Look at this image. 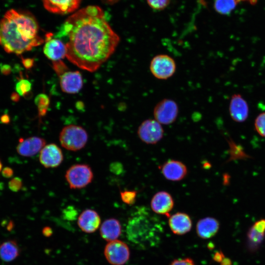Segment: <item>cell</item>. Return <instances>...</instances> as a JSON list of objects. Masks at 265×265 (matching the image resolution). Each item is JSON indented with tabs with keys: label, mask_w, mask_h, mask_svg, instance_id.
Listing matches in <instances>:
<instances>
[{
	"label": "cell",
	"mask_w": 265,
	"mask_h": 265,
	"mask_svg": "<svg viewBox=\"0 0 265 265\" xmlns=\"http://www.w3.org/2000/svg\"><path fill=\"white\" fill-rule=\"evenodd\" d=\"M255 127L257 132L265 137V112L260 113L256 118Z\"/></svg>",
	"instance_id": "83f0119b"
},
{
	"label": "cell",
	"mask_w": 265,
	"mask_h": 265,
	"mask_svg": "<svg viewBox=\"0 0 265 265\" xmlns=\"http://www.w3.org/2000/svg\"><path fill=\"white\" fill-rule=\"evenodd\" d=\"M39 26L28 12L10 9L0 19V45L7 53L17 55L44 42Z\"/></svg>",
	"instance_id": "7a4b0ae2"
},
{
	"label": "cell",
	"mask_w": 265,
	"mask_h": 265,
	"mask_svg": "<svg viewBox=\"0 0 265 265\" xmlns=\"http://www.w3.org/2000/svg\"><path fill=\"white\" fill-rule=\"evenodd\" d=\"M12 101L17 102L20 100V95L17 92H13L10 96Z\"/></svg>",
	"instance_id": "f35d334b"
},
{
	"label": "cell",
	"mask_w": 265,
	"mask_h": 265,
	"mask_svg": "<svg viewBox=\"0 0 265 265\" xmlns=\"http://www.w3.org/2000/svg\"><path fill=\"white\" fill-rule=\"evenodd\" d=\"M57 36L67 39V58L78 67L91 72L109 58L120 42L103 10L97 6H88L69 16Z\"/></svg>",
	"instance_id": "6da1fadb"
},
{
	"label": "cell",
	"mask_w": 265,
	"mask_h": 265,
	"mask_svg": "<svg viewBox=\"0 0 265 265\" xmlns=\"http://www.w3.org/2000/svg\"><path fill=\"white\" fill-rule=\"evenodd\" d=\"M137 192L135 190H124L120 191V197L122 201L128 204L132 205L136 200Z\"/></svg>",
	"instance_id": "4316f807"
},
{
	"label": "cell",
	"mask_w": 265,
	"mask_h": 265,
	"mask_svg": "<svg viewBox=\"0 0 265 265\" xmlns=\"http://www.w3.org/2000/svg\"><path fill=\"white\" fill-rule=\"evenodd\" d=\"M149 5L153 9L159 10L164 9L170 0H147Z\"/></svg>",
	"instance_id": "f1b7e54d"
},
{
	"label": "cell",
	"mask_w": 265,
	"mask_h": 265,
	"mask_svg": "<svg viewBox=\"0 0 265 265\" xmlns=\"http://www.w3.org/2000/svg\"><path fill=\"white\" fill-rule=\"evenodd\" d=\"M100 232L102 238L106 241L116 240L121 233L120 222L113 218L106 219L102 224Z\"/></svg>",
	"instance_id": "44dd1931"
},
{
	"label": "cell",
	"mask_w": 265,
	"mask_h": 265,
	"mask_svg": "<svg viewBox=\"0 0 265 265\" xmlns=\"http://www.w3.org/2000/svg\"><path fill=\"white\" fill-rule=\"evenodd\" d=\"M43 52L46 57L52 61L60 60L66 56V45L57 38H52L49 33L47 36Z\"/></svg>",
	"instance_id": "2e32d148"
},
{
	"label": "cell",
	"mask_w": 265,
	"mask_h": 265,
	"mask_svg": "<svg viewBox=\"0 0 265 265\" xmlns=\"http://www.w3.org/2000/svg\"><path fill=\"white\" fill-rule=\"evenodd\" d=\"M23 186L22 180L19 177H15L10 180L8 183V187L13 192H17L20 190Z\"/></svg>",
	"instance_id": "f546056e"
},
{
	"label": "cell",
	"mask_w": 265,
	"mask_h": 265,
	"mask_svg": "<svg viewBox=\"0 0 265 265\" xmlns=\"http://www.w3.org/2000/svg\"><path fill=\"white\" fill-rule=\"evenodd\" d=\"M22 62L24 67L28 69L31 68L33 65L34 60L32 58H22Z\"/></svg>",
	"instance_id": "e575fe53"
},
{
	"label": "cell",
	"mask_w": 265,
	"mask_h": 265,
	"mask_svg": "<svg viewBox=\"0 0 265 265\" xmlns=\"http://www.w3.org/2000/svg\"><path fill=\"white\" fill-rule=\"evenodd\" d=\"M238 1L237 0H215L214 7L218 13L227 14L235 8Z\"/></svg>",
	"instance_id": "cb8c5ba5"
},
{
	"label": "cell",
	"mask_w": 265,
	"mask_h": 265,
	"mask_svg": "<svg viewBox=\"0 0 265 265\" xmlns=\"http://www.w3.org/2000/svg\"><path fill=\"white\" fill-rule=\"evenodd\" d=\"M43 234L47 237L50 236L52 234V230L49 227H45L42 231Z\"/></svg>",
	"instance_id": "74e56055"
},
{
	"label": "cell",
	"mask_w": 265,
	"mask_h": 265,
	"mask_svg": "<svg viewBox=\"0 0 265 265\" xmlns=\"http://www.w3.org/2000/svg\"><path fill=\"white\" fill-rule=\"evenodd\" d=\"M2 168V165L1 162V161L0 160V172L1 171Z\"/></svg>",
	"instance_id": "b9f144b4"
},
{
	"label": "cell",
	"mask_w": 265,
	"mask_h": 265,
	"mask_svg": "<svg viewBox=\"0 0 265 265\" xmlns=\"http://www.w3.org/2000/svg\"><path fill=\"white\" fill-rule=\"evenodd\" d=\"M149 68L152 74L159 80H167L175 73L176 64L174 59L165 54L155 56L151 60Z\"/></svg>",
	"instance_id": "8992f818"
},
{
	"label": "cell",
	"mask_w": 265,
	"mask_h": 265,
	"mask_svg": "<svg viewBox=\"0 0 265 265\" xmlns=\"http://www.w3.org/2000/svg\"><path fill=\"white\" fill-rule=\"evenodd\" d=\"M34 102L38 108L39 116L40 117L45 116L50 103L48 96L44 94H40L36 97Z\"/></svg>",
	"instance_id": "d4e9b609"
},
{
	"label": "cell",
	"mask_w": 265,
	"mask_h": 265,
	"mask_svg": "<svg viewBox=\"0 0 265 265\" xmlns=\"http://www.w3.org/2000/svg\"><path fill=\"white\" fill-rule=\"evenodd\" d=\"M59 77L61 90L65 93H76L82 88V78L79 71H67Z\"/></svg>",
	"instance_id": "4fadbf2b"
},
{
	"label": "cell",
	"mask_w": 265,
	"mask_h": 265,
	"mask_svg": "<svg viewBox=\"0 0 265 265\" xmlns=\"http://www.w3.org/2000/svg\"><path fill=\"white\" fill-rule=\"evenodd\" d=\"M31 89V83L26 79H21L16 84L15 90L16 92L21 96H24L28 93Z\"/></svg>",
	"instance_id": "484cf974"
},
{
	"label": "cell",
	"mask_w": 265,
	"mask_h": 265,
	"mask_svg": "<svg viewBox=\"0 0 265 265\" xmlns=\"http://www.w3.org/2000/svg\"><path fill=\"white\" fill-rule=\"evenodd\" d=\"M265 234V219H261L256 222L250 228L248 238L254 243H260Z\"/></svg>",
	"instance_id": "603a6c76"
},
{
	"label": "cell",
	"mask_w": 265,
	"mask_h": 265,
	"mask_svg": "<svg viewBox=\"0 0 265 265\" xmlns=\"http://www.w3.org/2000/svg\"><path fill=\"white\" fill-rule=\"evenodd\" d=\"M160 231L147 214L140 212L129 219L126 227L128 239L142 247L155 245L159 241Z\"/></svg>",
	"instance_id": "3957f363"
},
{
	"label": "cell",
	"mask_w": 265,
	"mask_h": 265,
	"mask_svg": "<svg viewBox=\"0 0 265 265\" xmlns=\"http://www.w3.org/2000/svg\"><path fill=\"white\" fill-rule=\"evenodd\" d=\"M163 129L155 119H148L143 121L137 130L139 138L148 144H155L163 137Z\"/></svg>",
	"instance_id": "9c48e42d"
},
{
	"label": "cell",
	"mask_w": 265,
	"mask_h": 265,
	"mask_svg": "<svg viewBox=\"0 0 265 265\" xmlns=\"http://www.w3.org/2000/svg\"><path fill=\"white\" fill-rule=\"evenodd\" d=\"M59 141L63 147L72 151L82 149L88 140V134L82 127L70 125L64 127L60 132Z\"/></svg>",
	"instance_id": "277c9868"
},
{
	"label": "cell",
	"mask_w": 265,
	"mask_h": 265,
	"mask_svg": "<svg viewBox=\"0 0 265 265\" xmlns=\"http://www.w3.org/2000/svg\"><path fill=\"white\" fill-rule=\"evenodd\" d=\"M45 8L55 14H66L75 11L81 0H42Z\"/></svg>",
	"instance_id": "9a60e30c"
},
{
	"label": "cell",
	"mask_w": 265,
	"mask_h": 265,
	"mask_svg": "<svg viewBox=\"0 0 265 265\" xmlns=\"http://www.w3.org/2000/svg\"><path fill=\"white\" fill-rule=\"evenodd\" d=\"M104 2H106L109 4H113L119 0H103Z\"/></svg>",
	"instance_id": "ab89813d"
},
{
	"label": "cell",
	"mask_w": 265,
	"mask_h": 265,
	"mask_svg": "<svg viewBox=\"0 0 265 265\" xmlns=\"http://www.w3.org/2000/svg\"><path fill=\"white\" fill-rule=\"evenodd\" d=\"M170 265H195L190 258L179 259L173 261Z\"/></svg>",
	"instance_id": "d6a6232c"
},
{
	"label": "cell",
	"mask_w": 265,
	"mask_h": 265,
	"mask_svg": "<svg viewBox=\"0 0 265 265\" xmlns=\"http://www.w3.org/2000/svg\"><path fill=\"white\" fill-rule=\"evenodd\" d=\"M72 189L82 188L89 185L93 178L91 167L86 164H76L71 166L65 175Z\"/></svg>",
	"instance_id": "5b68a950"
},
{
	"label": "cell",
	"mask_w": 265,
	"mask_h": 265,
	"mask_svg": "<svg viewBox=\"0 0 265 265\" xmlns=\"http://www.w3.org/2000/svg\"><path fill=\"white\" fill-rule=\"evenodd\" d=\"M229 112L233 120L244 121L248 116L249 108L246 101L239 94L232 96L229 106Z\"/></svg>",
	"instance_id": "ac0fdd59"
},
{
	"label": "cell",
	"mask_w": 265,
	"mask_h": 265,
	"mask_svg": "<svg viewBox=\"0 0 265 265\" xmlns=\"http://www.w3.org/2000/svg\"><path fill=\"white\" fill-rule=\"evenodd\" d=\"M174 207V200L168 192L160 191L156 193L151 201V207L155 213L168 215Z\"/></svg>",
	"instance_id": "5bb4252c"
},
{
	"label": "cell",
	"mask_w": 265,
	"mask_h": 265,
	"mask_svg": "<svg viewBox=\"0 0 265 265\" xmlns=\"http://www.w3.org/2000/svg\"><path fill=\"white\" fill-rule=\"evenodd\" d=\"M109 170L113 173L118 175L123 171V166L119 162H112L109 166Z\"/></svg>",
	"instance_id": "1f68e13d"
},
{
	"label": "cell",
	"mask_w": 265,
	"mask_h": 265,
	"mask_svg": "<svg viewBox=\"0 0 265 265\" xmlns=\"http://www.w3.org/2000/svg\"><path fill=\"white\" fill-rule=\"evenodd\" d=\"M163 176L171 181H179L186 175L187 170L186 166L182 162L169 159L159 167Z\"/></svg>",
	"instance_id": "7c38bea8"
},
{
	"label": "cell",
	"mask_w": 265,
	"mask_h": 265,
	"mask_svg": "<svg viewBox=\"0 0 265 265\" xmlns=\"http://www.w3.org/2000/svg\"><path fill=\"white\" fill-rule=\"evenodd\" d=\"M0 71L3 75H8L12 71V68L10 65L7 64H0Z\"/></svg>",
	"instance_id": "836d02e7"
},
{
	"label": "cell",
	"mask_w": 265,
	"mask_h": 265,
	"mask_svg": "<svg viewBox=\"0 0 265 265\" xmlns=\"http://www.w3.org/2000/svg\"><path fill=\"white\" fill-rule=\"evenodd\" d=\"M219 227V222L215 218L207 217L198 221L196 224V232L200 238L207 239L214 236L217 232Z\"/></svg>",
	"instance_id": "ffe728a7"
},
{
	"label": "cell",
	"mask_w": 265,
	"mask_h": 265,
	"mask_svg": "<svg viewBox=\"0 0 265 265\" xmlns=\"http://www.w3.org/2000/svg\"><path fill=\"white\" fill-rule=\"evenodd\" d=\"M130 250L125 242L120 240L109 241L104 249L107 261L112 265H123L130 258Z\"/></svg>",
	"instance_id": "52a82bcc"
},
{
	"label": "cell",
	"mask_w": 265,
	"mask_h": 265,
	"mask_svg": "<svg viewBox=\"0 0 265 265\" xmlns=\"http://www.w3.org/2000/svg\"><path fill=\"white\" fill-rule=\"evenodd\" d=\"M13 174L14 171L13 169L9 167H6L2 170V175L5 178H11Z\"/></svg>",
	"instance_id": "d590c367"
},
{
	"label": "cell",
	"mask_w": 265,
	"mask_h": 265,
	"mask_svg": "<svg viewBox=\"0 0 265 265\" xmlns=\"http://www.w3.org/2000/svg\"><path fill=\"white\" fill-rule=\"evenodd\" d=\"M168 224L171 230L179 235L186 234L192 227V221L189 216L182 212L172 215L169 218Z\"/></svg>",
	"instance_id": "d6986e66"
},
{
	"label": "cell",
	"mask_w": 265,
	"mask_h": 265,
	"mask_svg": "<svg viewBox=\"0 0 265 265\" xmlns=\"http://www.w3.org/2000/svg\"><path fill=\"white\" fill-rule=\"evenodd\" d=\"M19 254V247L13 240L5 241L0 245V258L4 262L12 261Z\"/></svg>",
	"instance_id": "7402d4cb"
},
{
	"label": "cell",
	"mask_w": 265,
	"mask_h": 265,
	"mask_svg": "<svg viewBox=\"0 0 265 265\" xmlns=\"http://www.w3.org/2000/svg\"><path fill=\"white\" fill-rule=\"evenodd\" d=\"M46 143L44 138L38 136L21 138L16 147L17 152L23 157H32L40 152Z\"/></svg>",
	"instance_id": "8fae6325"
},
{
	"label": "cell",
	"mask_w": 265,
	"mask_h": 265,
	"mask_svg": "<svg viewBox=\"0 0 265 265\" xmlns=\"http://www.w3.org/2000/svg\"><path fill=\"white\" fill-rule=\"evenodd\" d=\"M101 224V218L98 213L91 209L83 211L79 215L78 225L83 232L92 233L96 231Z\"/></svg>",
	"instance_id": "e0dca14e"
},
{
	"label": "cell",
	"mask_w": 265,
	"mask_h": 265,
	"mask_svg": "<svg viewBox=\"0 0 265 265\" xmlns=\"http://www.w3.org/2000/svg\"><path fill=\"white\" fill-rule=\"evenodd\" d=\"M179 107L177 103L170 99H164L155 106L153 114L155 119L160 124L169 125L177 119Z\"/></svg>",
	"instance_id": "ba28073f"
},
{
	"label": "cell",
	"mask_w": 265,
	"mask_h": 265,
	"mask_svg": "<svg viewBox=\"0 0 265 265\" xmlns=\"http://www.w3.org/2000/svg\"><path fill=\"white\" fill-rule=\"evenodd\" d=\"M53 66L54 70L59 76L68 71V68L61 60L53 61Z\"/></svg>",
	"instance_id": "4dcf8cb0"
},
{
	"label": "cell",
	"mask_w": 265,
	"mask_h": 265,
	"mask_svg": "<svg viewBox=\"0 0 265 265\" xmlns=\"http://www.w3.org/2000/svg\"><path fill=\"white\" fill-rule=\"evenodd\" d=\"M0 121L2 124H8L10 122V117L7 114H4L0 116Z\"/></svg>",
	"instance_id": "8d00e7d4"
},
{
	"label": "cell",
	"mask_w": 265,
	"mask_h": 265,
	"mask_svg": "<svg viewBox=\"0 0 265 265\" xmlns=\"http://www.w3.org/2000/svg\"><path fill=\"white\" fill-rule=\"evenodd\" d=\"M63 160L61 149L55 144L46 145L40 152L39 161L46 168H54L59 166Z\"/></svg>",
	"instance_id": "30bf717a"
},
{
	"label": "cell",
	"mask_w": 265,
	"mask_h": 265,
	"mask_svg": "<svg viewBox=\"0 0 265 265\" xmlns=\"http://www.w3.org/2000/svg\"><path fill=\"white\" fill-rule=\"evenodd\" d=\"M237 0L238 1H239V0L247 1L252 4L256 3L257 2V0Z\"/></svg>",
	"instance_id": "60d3db41"
}]
</instances>
